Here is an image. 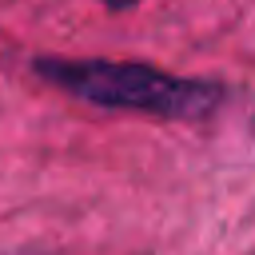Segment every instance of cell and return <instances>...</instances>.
I'll use <instances>...</instances> for the list:
<instances>
[{"mask_svg": "<svg viewBox=\"0 0 255 255\" xmlns=\"http://www.w3.org/2000/svg\"><path fill=\"white\" fill-rule=\"evenodd\" d=\"M36 76L52 88L112 112H139L155 120H203L223 104V88L195 76H171L139 60H60L40 56Z\"/></svg>", "mask_w": 255, "mask_h": 255, "instance_id": "1", "label": "cell"}, {"mask_svg": "<svg viewBox=\"0 0 255 255\" xmlns=\"http://www.w3.org/2000/svg\"><path fill=\"white\" fill-rule=\"evenodd\" d=\"M104 8H112V12H128V8H135L139 0H100Z\"/></svg>", "mask_w": 255, "mask_h": 255, "instance_id": "2", "label": "cell"}]
</instances>
